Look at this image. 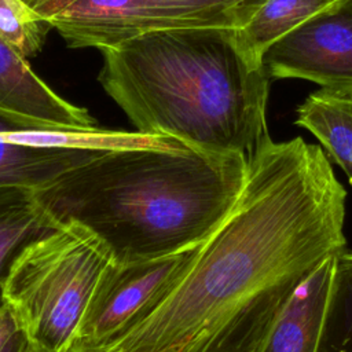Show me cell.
I'll return each mask as SVG.
<instances>
[{"label": "cell", "mask_w": 352, "mask_h": 352, "mask_svg": "<svg viewBox=\"0 0 352 352\" xmlns=\"http://www.w3.org/2000/svg\"><path fill=\"white\" fill-rule=\"evenodd\" d=\"M345 199L322 147L270 139L179 283L110 352H254L293 293L345 250Z\"/></svg>", "instance_id": "1"}, {"label": "cell", "mask_w": 352, "mask_h": 352, "mask_svg": "<svg viewBox=\"0 0 352 352\" xmlns=\"http://www.w3.org/2000/svg\"><path fill=\"white\" fill-rule=\"evenodd\" d=\"M242 154L190 146L103 153L36 190L58 223L85 227L116 263L170 256L204 242L236 205Z\"/></svg>", "instance_id": "2"}, {"label": "cell", "mask_w": 352, "mask_h": 352, "mask_svg": "<svg viewBox=\"0 0 352 352\" xmlns=\"http://www.w3.org/2000/svg\"><path fill=\"white\" fill-rule=\"evenodd\" d=\"M99 52L98 80L136 131L248 161L271 139L270 77L238 29L150 32Z\"/></svg>", "instance_id": "3"}, {"label": "cell", "mask_w": 352, "mask_h": 352, "mask_svg": "<svg viewBox=\"0 0 352 352\" xmlns=\"http://www.w3.org/2000/svg\"><path fill=\"white\" fill-rule=\"evenodd\" d=\"M110 261L102 241L74 221L29 245L3 285L4 304L25 338L44 352H66Z\"/></svg>", "instance_id": "4"}, {"label": "cell", "mask_w": 352, "mask_h": 352, "mask_svg": "<svg viewBox=\"0 0 352 352\" xmlns=\"http://www.w3.org/2000/svg\"><path fill=\"white\" fill-rule=\"evenodd\" d=\"M267 0H38L34 10L70 48H103L150 32L242 29Z\"/></svg>", "instance_id": "5"}, {"label": "cell", "mask_w": 352, "mask_h": 352, "mask_svg": "<svg viewBox=\"0 0 352 352\" xmlns=\"http://www.w3.org/2000/svg\"><path fill=\"white\" fill-rule=\"evenodd\" d=\"M197 246L153 260L110 261L66 352H110L173 290L187 271Z\"/></svg>", "instance_id": "6"}, {"label": "cell", "mask_w": 352, "mask_h": 352, "mask_svg": "<svg viewBox=\"0 0 352 352\" xmlns=\"http://www.w3.org/2000/svg\"><path fill=\"white\" fill-rule=\"evenodd\" d=\"M270 78H301L320 88L352 89V0L314 15L263 54Z\"/></svg>", "instance_id": "7"}, {"label": "cell", "mask_w": 352, "mask_h": 352, "mask_svg": "<svg viewBox=\"0 0 352 352\" xmlns=\"http://www.w3.org/2000/svg\"><path fill=\"white\" fill-rule=\"evenodd\" d=\"M0 110L55 128L91 129L96 120L85 107L58 95L0 36Z\"/></svg>", "instance_id": "8"}, {"label": "cell", "mask_w": 352, "mask_h": 352, "mask_svg": "<svg viewBox=\"0 0 352 352\" xmlns=\"http://www.w3.org/2000/svg\"><path fill=\"white\" fill-rule=\"evenodd\" d=\"M336 257L326 258L293 293L254 352H316Z\"/></svg>", "instance_id": "9"}, {"label": "cell", "mask_w": 352, "mask_h": 352, "mask_svg": "<svg viewBox=\"0 0 352 352\" xmlns=\"http://www.w3.org/2000/svg\"><path fill=\"white\" fill-rule=\"evenodd\" d=\"M55 128L0 110V186L16 184L40 188L66 170L103 153L33 147L11 143L6 138L12 129Z\"/></svg>", "instance_id": "10"}, {"label": "cell", "mask_w": 352, "mask_h": 352, "mask_svg": "<svg viewBox=\"0 0 352 352\" xmlns=\"http://www.w3.org/2000/svg\"><path fill=\"white\" fill-rule=\"evenodd\" d=\"M58 227L38 202L34 188L0 186V308L6 305L3 285L15 258L29 245Z\"/></svg>", "instance_id": "11"}, {"label": "cell", "mask_w": 352, "mask_h": 352, "mask_svg": "<svg viewBox=\"0 0 352 352\" xmlns=\"http://www.w3.org/2000/svg\"><path fill=\"white\" fill-rule=\"evenodd\" d=\"M296 124L309 131L352 186V89L320 88L297 107Z\"/></svg>", "instance_id": "12"}, {"label": "cell", "mask_w": 352, "mask_h": 352, "mask_svg": "<svg viewBox=\"0 0 352 352\" xmlns=\"http://www.w3.org/2000/svg\"><path fill=\"white\" fill-rule=\"evenodd\" d=\"M6 138L11 143L48 147L82 150L95 153H109L136 148H179L184 143L164 135L144 133L140 131H114L100 126L91 129L70 128H43V129H12L6 132Z\"/></svg>", "instance_id": "13"}, {"label": "cell", "mask_w": 352, "mask_h": 352, "mask_svg": "<svg viewBox=\"0 0 352 352\" xmlns=\"http://www.w3.org/2000/svg\"><path fill=\"white\" fill-rule=\"evenodd\" d=\"M340 1L342 0H267L238 32L248 50L261 59L272 43Z\"/></svg>", "instance_id": "14"}, {"label": "cell", "mask_w": 352, "mask_h": 352, "mask_svg": "<svg viewBox=\"0 0 352 352\" xmlns=\"http://www.w3.org/2000/svg\"><path fill=\"white\" fill-rule=\"evenodd\" d=\"M316 352H352V252L336 257Z\"/></svg>", "instance_id": "15"}, {"label": "cell", "mask_w": 352, "mask_h": 352, "mask_svg": "<svg viewBox=\"0 0 352 352\" xmlns=\"http://www.w3.org/2000/svg\"><path fill=\"white\" fill-rule=\"evenodd\" d=\"M51 26L26 0H0V36L23 56L36 55Z\"/></svg>", "instance_id": "16"}, {"label": "cell", "mask_w": 352, "mask_h": 352, "mask_svg": "<svg viewBox=\"0 0 352 352\" xmlns=\"http://www.w3.org/2000/svg\"><path fill=\"white\" fill-rule=\"evenodd\" d=\"M18 331H19V327L11 311L4 305L3 308H0V352L4 351L8 341Z\"/></svg>", "instance_id": "17"}, {"label": "cell", "mask_w": 352, "mask_h": 352, "mask_svg": "<svg viewBox=\"0 0 352 352\" xmlns=\"http://www.w3.org/2000/svg\"><path fill=\"white\" fill-rule=\"evenodd\" d=\"M25 340H26L25 336H23L22 331L19 330L18 333H15V334L12 336V338L8 341V344L6 345V348H4L3 352H21V348H22Z\"/></svg>", "instance_id": "18"}, {"label": "cell", "mask_w": 352, "mask_h": 352, "mask_svg": "<svg viewBox=\"0 0 352 352\" xmlns=\"http://www.w3.org/2000/svg\"><path fill=\"white\" fill-rule=\"evenodd\" d=\"M21 352H44V351L33 346L28 340H25V342H23V345L21 348Z\"/></svg>", "instance_id": "19"}, {"label": "cell", "mask_w": 352, "mask_h": 352, "mask_svg": "<svg viewBox=\"0 0 352 352\" xmlns=\"http://www.w3.org/2000/svg\"><path fill=\"white\" fill-rule=\"evenodd\" d=\"M36 1H38V0H32V3H30V4H32V6H33V4H34V3H36Z\"/></svg>", "instance_id": "20"}, {"label": "cell", "mask_w": 352, "mask_h": 352, "mask_svg": "<svg viewBox=\"0 0 352 352\" xmlns=\"http://www.w3.org/2000/svg\"><path fill=\"white\" fill-rule=\"evenodd\" d=\"M26 1H28V3H29V4H30V3H32V0H26Z\"/></svg>", "instance_id": "21"}]
</instances>
